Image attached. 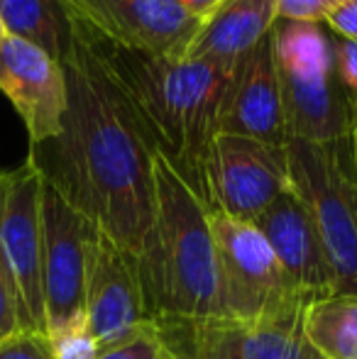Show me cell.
Returning a JSON list of instances; mask_svg holds the SVG:
<instances>
[{
	"label": "cell",
	"mask_w": 357,
	"mask_h": 359,
	"mask_svg": "<svg viewBox=\"0 0 357 359\" xmlns=\"http://www.w3.org/2000/svg\"><path fill=\"white\" fill-rule=\"evenodd\" d=\"M62 67L69 95L62 130L29 147L27 161L76 213L140 262L154 227L157 149L76 27Z\"/></svg>",
	"instance_id": "obj_1"
},
{
	"label": "cell",
	"mask_w": 357,
	"mask_h": 359,
	"mask_svg": "<svg viewBox=\"0 0 357 359\" xmlns=\"http://www.w3.org/2000/svg\"><path fill=\"white\" fill-rule=\"evenodd\" d=\"M79 32L128 100L157 154L203 201L206 159L218 135V110L235 67L154 57Z\"/></svg>",
	"instance_id": "obj_2"
},
{
	"label": "cell",
	"mask_w": 357,
	"mask_h": 359,
	"mask_svg": "<svg viewBox=\"0 0 357 359\" xmlns=\"http://www.w3.org/2000/svg\"><path fill=\"white\" fill-rule=\"evenodd\" d=\"M137 264L152 320L223 316L208 208L162 154L154 156V227Z\"/></svg>",
	"instance_id": "obj_3"
},
{
	"label": "cell",
	"mask_w": 357,
	"mask_h": 359,
	"mask_svg": "<svg viewBox=\"0 0 357 359\" xmlns=\"http://www.w3.org/2000/svg\"><path fill=\"white\" fill-rule=\"evenodd\" d=\"M271 52L289 140L338 142L350 137L353 98L335 72L330 29L325 25L276 20Z\"/></svg>",
	"instance_id": "obj_4"
},
{
	"label": "cell",
	"mask_w": 357,
	"mask_h": 359,
	"mask_svg": "<svg viewBox=\"0 0 357 359\" xmlns=\"http://www.w3.org/2000/svg\"><path fill=\"white\" fill-rule=\"evenodd\" d=\"M289 184L323 247L335 293L357 296V179L350 137L286 142Z\"/></svg>",
	"instance_id": "obj_5"
},
{
	"label": "cell",
	"mask_w": 357,
	"mask_h": 359,
	"mask_svg": "<svg viewBox=\"0 0 357 359\" xmlns=\"http://www.w3.org/2000/svg\"><path fill=\"white\" fill-rule=\"evenodd\" d=\"M218 257L220 311L225 318L255 320L304 313L311 298L276 259L255 222L208 210Z\"/></svg>",
	"instance_id": "obj_6"
},
{
	"label": "cell",
	"mask_w": 357,
	"mask_h": 359,
	"mask_svg": "<svg viewBox=\"0 0 357 359\" xmlns=\"http://www.w3.org/2000/svg\"><path fill=\"white\" fill-rule=\"evenodd\" d=\"M42 176L29 161L0 169V262L22 330L47 335L42 291Z\"/></svg>",
	"instance_id": "obj_7"
},
{
	"label": "cell",
	"mask_w": 357,
	"mask_h": 359,
	"mask_svg": "<svg viewBox=\"0 0 357 359\" xmlns=\"http://www.w3.org/2000/svg\"><path fill=\"white\" fill-rule=\"evenodd\" d=\"M304 313L238 318H159L154 320L167 359H321L301 330Z\"/></svg>",
	"instance_id": "obj_8"
},
{
	"label": "cell",
	"mask_w": 357,
	"mask_h": 359,
	"mask_svg": "<svg viewBox=\"0 0 357 359\" xmlns=\"http://www.w3.org/2000/svg\"><path fill=\"white\" fill-rule=\"evenodd\" d=\"M286 147L238 135H215L206 159L203 203L235 220L255 222L289 191Z\"/></svg>",
	"instance_id": "obj_9"
},
{
	"label": "cell",
	"mask_w": 357,
	"mask_h": 359,
	"mask_svg": "<svg viewBox=\"0 0 357 359\" xmlns=\"http://www.w3.org/2000/svg\"><path fill=\"white\" fill-rule=\"evenodd\" d=\"M79 29L110 44L181 59L198 20L174 0H59Z\"/></svg>",
	"instance_id": "obj_10"
},
{
	"label": "cell",
	"mask_w": 357,
	"mask_h": 359,
	"mask_svg": "<svg viewBox=\"0 0 357 359\" xmlns=\"http://www.w3.org/2000/svg\"><path fill=\"white\" fill-rule=\"evenodd\" d=\"M98 227L42 186V291L47 332L83 313L90 242Z\"/></svg>",
	"instance_id": "obj_11"
},
{
	"label": "cell",
	"mask_w": 357,
	"mask_h": 359,
	"mask_svg": "<svg viewBox=\"0 0 357 359\" xmlns=\"http://www.w3.org/2000/svg\"><path fill=\"white\" fill-rule=\"evenodd\" d=\"M83 316L100 350H108L152 325L137 259L110 242L103 232L95 235L88 250Z\"/></svg>",
	"instance_id": "obj_12"
},
{
	"label": "cell",
	"mask_w": 357,
	"mask_h": 359,
	"mask_svg": "<svg viewBox=\"0 0 357 359\" xmlns=\"http://www.w3.org/2000/svg\"><path fill=\"white\" fill-rule=\"evenodd\" d=\"M0 90L22 120L29 147L57 137L69 103L62 62L8 34L0 44Z\"/></svg>",
	"instance_id": "obj_13"
},
{
	"label": "cell",
	"mask_w": 357,
	"mask_h": 359,
	"mask_svg": "<svg viewBox=\"0 0 357 359\" xmlns=\"http://www.w3.org/2000/svg\"><path fill=\"white\" fill-rule=\"evenodd\" d=\"M218 135H238L274 147L289 142L271 32L235 64L218 110Z\"/></svg>",
	"instance_id": "obj_14"
},
{
	"label": "cell",
	"mask_w": 357,
	"mask_h": 359,
	"mask_svg": "<svg viewBox=\"0 0 357 359\" xmlns=\"http://www.w3.org/2000/svg\"><path fill=\"white\" fill-rule=\"evenodd\" d=\"M255 225L267 237L281 266L289 271V276L311 301L333 296V276H330L323 247H321L316 227L306 213L304 203L294 191H284L255 220Z\"/></svg>",
	"instance_id": "obj_15"
},
{
	"label": "cell",
	"mask_w": 357,
	"mask_h": 359,
	"mask_svg": "<svg viewBox=\"0 0 357 359\" xmlns=\"http://www.w3.org/2000/svg\"><path fill=\"white\" fill-rule=\"evenodd\" d=\"M276 20V0H225L198 25L181 59L235 67L267 37Z\"/></svg>",
	"instance_id": "obj_16"
},
{
	"label": "cell",
	"mask_w": 357,
	"mask_h": 359,
	"mask_svg": "<svg viewBox=\"0 0 357 359\" xmlns=\"http://www.w3.org/2000/svg\"><path fill=\"white\" fill-rule=\"evenodd\" d=\"M5 32L27 39L64 62L74 44V22L59 0H0Z\"/></svg>",
	"instance_id": "obj_17"
},
{
	"label": "cell",
	"mask_w": 357,
	"mask_h": 359,
	"mask_svg": "<svg viewBox=\"0 0 357 359\" xmlns=\"http://www.w3.org/2000/svg\"><path fill=\"white\" fill-rule=\"evenodd\" d=\"M301 330L321 359H357V296L333 293L304 308Z\"/></svg>",
	"instance_id": "obj_18"
},
{
	"label": "cell",
	"mask_w": 357,
	"mask_h": 359,
	"mask_svg": "<svg viewBox=\"0 0 357 359\" xmlns=\"http://www.w3.org/2000/svg\"><path fill=\"white\" fill-rule=\"evenodd\" d=\"M54 359H98V342H95L86 316H76L57 330L47 332Z\"/></svg>",
	"instance_id": "obj_19"
},
{
	"label": "cell",
	"mask_w": 357,
	"mask_h": 359,
	"mask_svg": "<svg viewBox=\"0 0 357 359\" xmlns=\"http://www.w3.org/2000/svg\"><path fill=\"white\" fill-rule=\"evenodd\" d=\"M98 359H167V350H164V342L152 320V325L135 332L128 340L118 342L108 350H100Z\"/></svg>",
	"instance_id": "obj_20"
},
{
	"label": "cell",
	"mask_w": 357,
	"mask_h": 359,
	"mask_svg": "<svg viewBox=\"0 0 357 359\" xmlns=\"http://www.w3.org/2000/svg\"><path fill=\"white\" fill-rule=\"evenodd\" d=\"M343 3L345 0H276V15L279 20L325 25Z\"/></svg>",
	"instance_id": "obj_21"
},
{
	"label": "cell",
	"mask_w": 357,
	"mask_h": 359,
	"mask_svg": "<svg viewBox=\"0 0 357 359\" xmlns=\"http://www.w3.org/2000/svg\"><path fill=\"white\" fill-rule=\"evenodd\" d=\"M0 359H54V355L47 335L20 330L0 345Z\"/></svg>",
	"instance_id": "obj_22"
},
{
	"label": "cell",
	"mask_w": 357,
	"mask_h": 359,
	"mask_svg": "<svg viewBox=\"0 0 357 359\" xmlns=\"http://www.w3.org/2000/svg\"><path fill=\"white\" fill-rule=\"evenodd\" d=\"M333 54H335V72H338L340 81H343L345 90L350 95H357V42L335 37L333 34Z\"/></svg>",
	"instance_id": "obj_23"
},
{
	"label": "cell",
	"mask_w": 357,
	"mask_h": 359,
	"mask_svg": "<svg viewBox=\"0 0 357 359\" xmlns=\"http://www.w3.org/2000/svg\"><path fill=\"white\" fill-rule=\"evenodd\" d=\"M20 330H22V327H20L13 293H10V286H8V276H5L3 262H0V345H3L5 340H10L13 335H18Z\"/></svg>",
	"instance_id": "obj_24"
},
{
	"label": "cell",
	"mask_w": 357,
	"mask_h": 359,
	"mask_svg": "<svg viewBox=\"0 0 357 359\" xmlns=\"http://www.w3.org/2000/svg\"><path fill=\"white\" fill-rule=\"evenodd\" d=\"M325 27H328L335 37L357 42V0H345V3L325 20Z\"/></svg>",
	"instance_id": "obj_25"
},
{
	"label": "cell",
	"mask_w": 357,
	"mask_h": 359,
	"mask_svg": "<svg viewBox=\"0 0 357 359\" xmlns=\"http://www.w3.org/2000/svg\"><path fill=\"white\" fill-rule=\"evenodd\" d=\"M174 3H177L184 13H189L191 18H196L198 22H203V20L210 18V15H213L215 10L225 3V0H174Z\"/></svg>",
	"instance_id": "obj_26"
},
{
	"label": "cell",
	"mask_w": 357,
	"mask_h": 359,
	"mask_svg": "<svg viewBox=\"0 0 357 359\" xmlns=\"http://www.w3.org/2000/svg\"><path fill=\"white\" fill-rule=\"evenodd\" d=\"M353 98V120H350V147H353V164H355V179H357V95Z\"/></svg>",
	"instance_id": "obj_27"
},
{
	"label": "cell",
	"mask_w": 357,
	"mask_h": 359,
	"mask_svg": "<svg viewBox=\"0 0 357 359\" xmlns=\"http://www.w3.org/2000/svg\"><path fill=\"white\" fill-rule=\"evenodd\" d=\"M8 37V32H5V25H3V20H0V44H3V39Z\"/></svg>",
	"instance_id": "obj_28"
}]
</instances>
